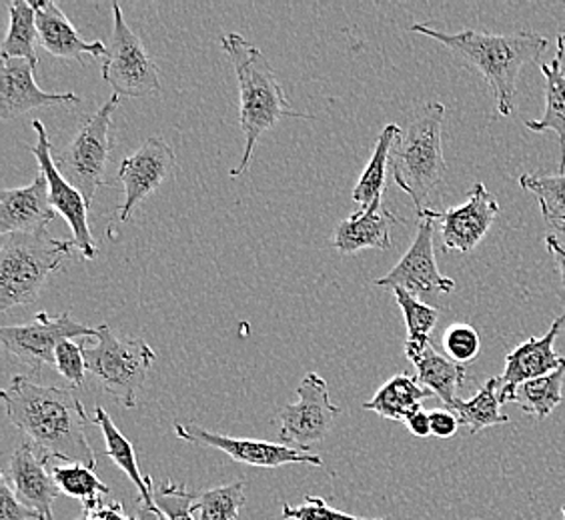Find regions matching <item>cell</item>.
<instances>
[{"instance_id":"ac0fdd59","label":"cell","mask_w":565,"mask_h":520,"mask_svg":"<svg viewBox=\"0 0 565 520\" xmlns=\"http://www.w3.org/2000/svg\"><path fill=\"white\" fill-rule=\"evenodd\" d=\"M34 68L29 61L9 58L2 61L0 75V119L12 120L26 112L51 105L81 102L75 93H44L34 80Z\"/></svg>"},{"instance_id":"52a82bcc","label":"cell","mask_w":565,"mask_h":520,"mask_svg":"<svg viewBox=\"0 0 565 520\" xmlns=\"http://www.w3.org/2000/svg\"><path fill=\"white\" fill-rule=\"evenodd\" d=\"M119 95L113 97L83 120L73 141L65 151L56 156V166L71 185L85 196L87 205H93L95 196L103 186H107V166H109L113 144V115L119 109Z\"/></svg>"},{"instance_id":"60d3db41","label":"cell","mask_w":565,"mask_h":520,"mask_svg":"<svg viewBox=\"0 0 565 520\" xmlns=\"http://www.w3.org/2000/svg\"><path fill=\"white\" fill-rule=\"evenodd\" d=\"M405 426L409 429V433L414 434V436H419V438L434 436V434H431V416H429V412L424 411V409H419V411H415L414 414H409L407 421H405Z\"/></svg>"},{"instance_id":"484cf974","label":"cell","mask_w":565,"mask_h":520,"mask_svg":"<svg viewBox=\"0 0 565 520\" xmlns=\"http://www.w3.org/2000/svg\"><path fill=\"white\" fill-rule=\"evenodd\" d=\"M36 43L39 29H36V12L33 2L26 0H11L9 2V33L2 41V61L22 58L29 61L36 68Z\"/></svg>"},{"instance_id":"cb8c5ba5","label":"cell","mask_w":565,"mask_h":520,"mask_svg":"<svg viewBox=\"0 0 565 520\" xmlns=\"http://www.w3.org/2000/svg\"><path fill=\"white\" fill-rule=\"evenodd\" d=\"M434 397V392L412 375H395L381 387L370 402L363 404L365 411L377 412L387 421H407L409 414L422 409L425 399Z\"/></svg>"},{"instance_id":"7402d4cb","label":"cell","mask_w":565,"mask_h":520,"mask_svg":"<svg viewBox=\"0 0 565 520\" xmlns=\"http://www.w3.org/2000/svg\"><path fill=\"white\" fill-rule=\"evenodd\" d=\"M405 355L414 362L417 380L425 389L431 390L446 407H451L457 399V389L468 379L466 367L439 355L431 343L422 350H409Z\"/></svg>"},{"instance_id":"f35d334b","label":"cell","mask_w":565,"mask_h":520,"mask_svg":"<svg viewBox=\"0 0 565 520\" xmlns=\"http://www.w3.org/2000/svg\"><path fill=\"white\" fill-rule=\"evenodd\" d=\"M429 416H431V434L437 438H451V436H456L457 429L461 426L456 414L449 409L447 411L437 409V411L429 412Z\"/></svg>"},{"instance_id":"5bb4252c","label":"cell","mask_w":565,"mask_h":520,"mask_svg":"<svg viewBox=\"0 0 565 520\" xmlns=\"http://www.w3.org/2000/svg\"><path fill=\"white\" fill-rule=\"evenodd\" d=\"M435 223L419 217L414 245L385 277L375 281L381 289H403L414 296H431L456 291V281L447 279L437 267L434 249Z\"/></svg>"},{"instance_id":"8d00e7d4","label":"cell","mask_w":565,"mask_h":520,"mask_svg":"<svg viewBox=\"0 0 565 520\" xmlns=\"http://www.w3.org/2000/svg\"><path fill=\"white\" fill-rule=\"evenodd\" d=\"M282 519L285 520H380V519H361L353 517L348 512L331 509L327 505V500L317 499V497H305L301 507H291L289 502H282Z\"/></svg>"},{"instance_id":"f6af8a7d","label":"cell","mask_w":565,"mask_h":520,"mask_svg":"<svg viewBox=\"0 0 565 520\" xmlns=\"http://www.w3.org/2000/svg\"><path fill=\"white\" fill-rule=\"evenodd\" d=\"M78 520H90L88 519L87 510H85V514H83V517H81Z\"/></svg>"},{"instance_id":"4fadbf2b","label":"cell","mask_w":565,"mask_h":520,"mask_svg":"<svg viewBox=\"0 0 565 520\" xmlns=\"http://www.w3.org/2000/svg\"><path fill=\"white\" fill-rule=\"evenodd\" d=\"M179 171L173 147L161 137H149L139 151L127 156L119 169V181L125 186V201L119 205V220H131L132 213L145 198L167 183Z\"/></svg>"},{"instance_id":"2e32d148","label":"cell","mask_w":565,"mask_h":520,"mask_svg":"<svg viewBox=\"0 0 565 520\" xmlns=\"http://www.w3.org/2000/svg\"><path fill=\"white\" fill-rule=\"evenodd\" d=\"M46 463L49 458L33 443L24 441L12 453L11 463L2 478L24 505L33 507L46 520H55L53 505L61 495V488L56 485L55 477L49 475Z\"/></svg>"},{"instance_id":"d4e9b609","label":"cell","mask_w":565,"mask_h":520,"mask_svg":"<svg viewBox=\"0 0 565 520\" xmlns=\"http://www.w3.org/2000/svg\"><path fill=\"white\" fill-rule=\"evenodd\" d=\"M501 407L503 404H501L500 377H498V379L488 380L479 389L478 394L471 397L469 401L456 399L447 409L456 414L459 424L466 426L469 433L478 434L490 426L510 423V416L501 412Z\"/></svg>"},{"instance_id":"277c9868","label":"cell","mask_w":565,"mask_h":520,"mask_svg":"<svg viewBox=\"0 0 565 520\" xmlns=\"http://www.w3.org/2000/svg\"><path fill=\"white\" fill-rule=\"evenodd\" d=\"M444 119L446 107L441 102H427L393 144L390 156L393 181L412 198L417 213L439 203L446 183Z\"/></svg>"},{"instance_id":"74e56055","label":"cell","mask_w":565,"mask_h":520,"mask_svg":"<svg viewBox=\"0 0 565 520\" xmlns=\"http://www.w3.org/2000/svg\"><path fill=\"white\" fill-rule=\"evenodd\" d=\"M41 512H36L33 507L24 505L9 487V483L2 478L0 483V520H41Z\"/></svg>"},{"instance_id":"8992f818","label":"cell","mask_w":565,"mask_h":520,"mask_svg":"<svg viewBox=\"0 0 565 520\" xmlns=\"http://www.w3.org/2000/svg\"><path fill=\"white\" fill-rule=\"evenodd\" d=\"M83 353L88 375L125 409H135L137 394L147 382L157 353L142 338L120 340L109 325L98 326L97 345H83Z\"/></svg>"},{"instance_id":"5b68a950","label":"cell","mask_w":565,"mask_h":520,"mask_svg":"<svg viewBox=\"0 0 565 520\" xmlns=\"http://www.w3.org/2000/svg\"><path fill=\"white\" fill-rule=\"evenodd\" d=\"M73 239H55L49 230L2 237L0 245V311L39 301L46 281L65 267L75 250Z\"/></svg>"},{"instance_id":"d6986e66","label":"cell","mask_w":565,"mask_h":520,"mask_svg":"<svg viewBox=\"0 0 565 520\" xmlns=\"http://www.w3.org/2000/svg\"><path fill=\"white\" fill-rule=\"evenodd\" d=\"M56 210L51 196L49 183L43 173L29 186L4 188L0 193V235H19V232H39L55 220Z\"/></svg>"},{"instance_id":"e575fe53","label":"cell","mask_w":565,"mask_h":520,"mask_svg":"<svg viewBox=\"0 0 565 520\" xmlns=\"http://www.w3.org/2000/svg\"><path fill=\"white\" fill-rule=\"evenodd\" d=\"M444 348H446L447 357L457 365L466 367L468 362L479 357L481 338L473 326L457 323V325L449 326L444 333Z\"/></svg>"},{"instance_id":"603a6c76","label":"cell","mask_w":565,"mask_h":520,"mask_svg":"<svg viewBox=\"0 0 565 520\" xmlns=\"http://www.w3.org/2000/svg\"><path fill=\"white\" fill-rule=\"evenodd\" d=\"M93 423L97 424L100 433L105 436V445H107V456L113 458V463L119 466L120 470L132 480V485L139 488V507L161 512L154 505V488H152V478L147 475L142 477L137 463V455L132 448L131 441L120 433L117 424L113 423L109 412L103 407H97Z\"/></svg>"},{"instance_id":"ab89813d","label":"cell","mask_w":565,"mask_h":520,"mask_svg":"<svg viewBox=\"0 0 565 520\" xmlns=\"http://www.w3.org/2000/svg\"><path fill=\"white\" fill-rule=\"evenodd\" d=\"M90 520H137L129 517L120 502H100L95 509L87 510Z\"/></svg>"},{"instance_id":"4dcf8cb0","label":"cell","mask_w":565,"mask_h":520,"mask_svg":"<svg viewBox=\"0 0 565 520\" xmlns=\"http://www.w3.org/2000/svg\"><path fill=\"white\" fill-rule=\"evenodd\" d=\"M55 483L71 499L83 500L85 510L95 509L103 497H109L110 488L97 477L95 468H88L85 465H65L55 466L53 473Z\"/></svg>"},{"instance_id":"9a60e30c","label":"cell","mask_w":565,"mask_h":520,"mask_svg":"<svg viewBox=\"0 0 565 520\" xmlns=\"http://www.w3.org/2000/svg\"><path fill=\"white\" fill-rule=\"evenodd\" d=\"M498 213V198L491 195L483 183H476L463 205L449 210L427 208L417 213V217L431 218L435 225H439L444 250H457L461 254H469L486 239Z\"/></svg>"},{"instance_id":"30bf717a","label":"cell","mask_w":565,"mask_h":520,"mask_svg":"<svg viewBox=\"0 0 565 520\" xmlns=\"http://www.w3.org/2000/svg\"><path fill=\"white\" fill-rule=\"evenodd\" d=\"M76 336H97V328L78 323L68 313L58 316L39 313L29 325L0 328L2 347L7 348L9 355L29 365L34 372H39L44 365L55 367L58 345Z\"/></svg>"},{"instance_id":"bcb514c9","label":"cell","mask_w":565,"mask_h":520,"mask_svg":"<svg viewBox=\"0 0 565 520\" xmlns=\"http://www.w3.org/2000/svg\"><path fill=\"white\" fill-rule=\"evenodd\" d=\"M562 520H565V505L562 507Z\"/></svg>"},{"instance_id":"9c48e42d","label":"cell","mask_w":565,"mask_h":520,"mask_svg":"<svg viewBox=\"0 0 565 520\" xmlns=\"http://www.w3.org/2000/svg\"><path fill=\"white\" fill-rule=\"evenodd\" d=\"M297 397L299 401L282 407L277 414L279 438L281 445L309 453L313 446L326 441L341 409L331 402L326 379L317 372H309L301 380Z\"/></svg>"},{"instance_id":"ffe728a7","label":"cell","mask_w":565,"mask_h":520,"mask_svg":"<svg viewBox=\"0 0 565 520\" xmlns=\"http://www.w3.org/2000/svg\"><path fill=\"white\" fill-rule=\"evenodd\" d=\"M395 225H399V217L385 208L383 198H380L339 223L333 232V247L341 254H355L365 249H392V228Z\"/></svg>"},{"instance_id":"7dc6e473","label":"cell","mask_w":565,"mask_h":520,"mask_svg":"<svg viewBox=\"0 0 565 520\" xmlns=\"http://www.w3.org/2000/svg\"><path fill=\"white\" fill-rule=\"evenodd\" d=\"M41 520H46V519H44V517H41Z\"/></svg>"},{"instance_id":"b9f144b4","label":"cell","mask_w":565,"mask_h":520,"mask_svg":"<svg viewBox=\"0 0 565 520\" xmlns=\"http://www.w3.org/2000/svg\"><path fill=\"white\" fill-rule=\"evenodd\" d=\"M545 247L550 250V254L554 257L555 267H557V271H559V277H562L565 289V245L555 239L554 235H547V237H545Z\"/></svg>"},{"instance_id":"3957f363","label":"cell","mask_w":565,"mask_h":520,"mask_svg":"<svg viewBox=\"0 0 565 520\" xmlns=\"http://www.w3.org/2000/svg\"><path fill=\"white\" fill-rule=\"evenodd\" d=\"M223 53L235 68L239 83V127L245 134V152L231 176H241L249 169L250 159L263 134L282 119H313L297 112L287 100L281 83L273 71L271 63L262 48L249 43L245 36L227 33L221 36Z\"/></svg>"},{"instance_id":"d6a6232c","label":"cell","mask_w":565,"mask_h":520,"mask_svg":"<svg viewBox=\"0 0 565 520\" xmlns=\"http://www.w3.org/2000/svg\"><path fill=\"white\" fill-rule=\"evenodd\" d=\"M245 505V480L233 485L211 488L201 495L196 502L199 520H239V512Z\"/></svg>"},{"instance_id":"836d02e7","label":"cell","mask_w":565,"mask_h":520,"mask_svg":"<svg viewBox=\"0 0 565 520\" xmlns=\"http://www.w3.org/2000/svg\"><path fill=\"white\" fill-rule=\"evenodd\" d=\"M195 497L185 485H177L169 478L163 487L154 490V505L167 520H195Z\"/></svg>"},{"instance_id":"8fae6325","label":"cell","mask_w":565,"mask_h":520,"mask_svg":"<svg viewBox=\"0 0 565 520\" xmlns=\"http://www.w3.org/2000/svg\"><path fill=\"white\" fill-rule=\"evenodd\" d=\"M33 129L36 132V144L31 147L34 159L39 161V169L49 183V196L55 206L56 213L65 218L66 225L73 230V242L81 257L87 260L97 259L98 249L88 228L87 213L90 206L87 205L85 196L76 191L75 186L66 181L58 171L56 161L53 159V144L49 139V132L43 120L34 119Z\"/></svg>"},{"instance_id":"7c38bea8","label":"cell","mask_w":565,"mask_h":520,"mask_svg":"<svg viewBox=\"0 0 565 520\" xmlns=\"http://www.w3.org/2000/svg\"><path fill=\"white\" fill-rule=\"evenodd\" d=\"M174 434L191 445L221 451L241 465L262 466V468H277V466L294 465V463L311 466L323 465L321 456L305 453L294 446L277 445V443H267V441H257V438L225 436V434L201 429L196 424L174 423Z\"/></svg>"},{"instance_id":"f1b7e54d","label":"cell","mask_w":565,"mask_h":520,"mask_svg":"<svg viewBox=\"0 0 565 520\" xmlns=\"http://www.w3.org/2000/svg\"><path fill=\"white\" fill-rule=\"evenodd\" d=\"M565 367L540 379L527 380L513 390L510 402H515L525 414L544 421L564 401Z\"/></svg>"},{"instance_id":"4316f807","label":"cell","mask_w":565,"mask_h":520,"mask_svg":"<svg viewBox=\"0 0 565 520\" xmlns=\"http://www.w3.org/2000/svg\"><path fill=\"white\" fill-rule=\"evenodd\" d=\"M545 76V110L540 120H525V127L533 132H555L559 139L562 161L559 171L565 173V75L562 63L554 56L552 65H542Z\"/></svg>"},{"instance_id":"1f68e13d","label":"cell","mask_w":565,"mask_h":520,"mask_svg":"<svg viewBox=\"0 0 565 520\" xmlns=\"http://www.w3.org/2000/svg\"><path fill=\"white\" fill-rule=\"evenodd\" d=\"M393 294H395L397 304L402 306L403 318H405V325H407L405 353L422 350L431 343L429 335L437 325L439 311L429 306V304L422 303L417 296L403 291V289H393Z\"/></svg>"},{"instance_id":"7bdbcfd3","label":"cell","mask_w":565,"mask_h":520,"mask_svg":"<svg viewBox=\"0 0 565 520\" xmlns=\"http://www.w3.org/2000/svg\"><path fill=\"white\" fill-rule=\"evenodd\" d=\"M555 58L562 63V71L565 75V31L557 34V51H555Z\"/></svg>"},{"instance_id":"d590c367","label":"cell","mask_w":565,"mask_h":520,"mask_svg":"<svg viewBox=\"0 0 565 520\" xmlns=\"http://www.w3.org/2000/svg\"><path fill=\"white\" fill-rule=\"evenodd\" d=\"M55 367L63 379L68 380L75 389L85 384L87 375V360L83 353V345H76L73 340H65L56 348Z\"/></svg>"},{"instance_id":"7a4b0ae2","label":"cell","mask_w":565,"mask_h":520,"mask_svg":"<svg viewBox=\"0 0 565 520\" xmlns=\"http://www.w3.org/2000/svg\"><path fill=\"white\" fill-rule=\"evenodd\" d=\"M412 33L424 34L437 43L446 44L468 65L476 66L488 80L498 117H510L515 107V87L523 66L537 63L550 41L542 34L522 31L513 34H490L479 31L444 33L429 24H412Z\"/></svg>"},{"instance_id":"6da1fadb","label":"cell","mask_w":565,"mask_h":520,"mask_svg":"<svg viewBox=\"0 0 565 520\" xmlns=\"http://www.w3.org/2000/svg\"><path fill=\"white\" fill-rule=\"evenodd\" d=\"M2 402L11 423L46 458L88 468L97 466L87 436L93 419H88L83 402L71 390L46 387L17 375L2 390Z\"/></svg>"},{"instance_id":"83f0119b","label":"cell","mask_w":565,"mask_h":520,"mask_svg":"<svg viewBox=\"0 0 565 520\" xmlns=\"http://www.w3.org/2000/svg\"><path fill=\"white\" fill-rule=\"evenodd\" d=\"M399 134H402V129L397 124H387L385 129L381 130L370 163L359 176L358 185L353 188V201L361 208L373 205L375 201L383 198L390 156H392L393 144L399 139Z\"/></svg>"},{"instance_id":"44dd1931","label":"cell","mask_w":565,"mask_h":520,"mask_svg":"<svg viewBox=\"0 0 565 520\" xmlns=\"http://www.w3.org/2000/svg\"><path fill=\"white\" fill-rule=\"evenodd\" d=\"M33 7L36 12L39 41L49 55L65 58V61H81V56L85 55L105 58L107 44L100 41L95 43L85 41L56 2L43 0V2H33Z\"/></svg>"},{"instance_id":"f546056e","label":"cell","mask_w":565,"mask_h":520,"mask_svg":"<svg viewBox=\"0 0 565 520\" xmlns=\"http://www.w3.org/2000/svg\"><path fill=\"white\" fill-rule=\"evenodd\" d=\"M520 186L535 196L542 215L552 227L565 230V173L522 174Z\"/></svg>"},{"instance_id":"ee69618b","label":"cell","mask_w":565,"mask_h":520,"mask_svg":"<svg viewBox=\"0 0 565 520\" xmlns=\"http://www.w3.org/2000/svg\"><path fill=\"white\" fill-rule=\"evenodd\" d=\"M137 520H167L161 512H154V510L145 509L139 507L137 510Z\"/></svg>"},{"instance_id":"ba28073f","label":"cell","mask_w":565,"mask_h":520,"mask_svg":"<svg viewBox=\"0 0 565 520\" xmlns=\"http://www.w3.org/2000/svg\"><path fill=\"white\" fill-rule=\"evenodd\" d=\"M100 73L113 88V95L119 97L145 98L161 93L157 65L125 21L119 2H113V34Z\"/></svg>"},{"instance_id":"e0dca14e","label":"cell","mask_w":565,"mask_h":520,"mask_svg":"<svg viewBox=\"0 0 565 520\" xmlns=\"http://www.w3.org/2000/svg\"><path fill=\"white\" fill-rule=\"evenodd\" d=\"M564 326L565 315L557 316L554 325L550 326V331L542 338L525 340L505 357V372L500 377L501 404H508L513 390L523 382L540 379L565 367V357L554 350L555 338Z\"/></svg>"}]
</instances>
